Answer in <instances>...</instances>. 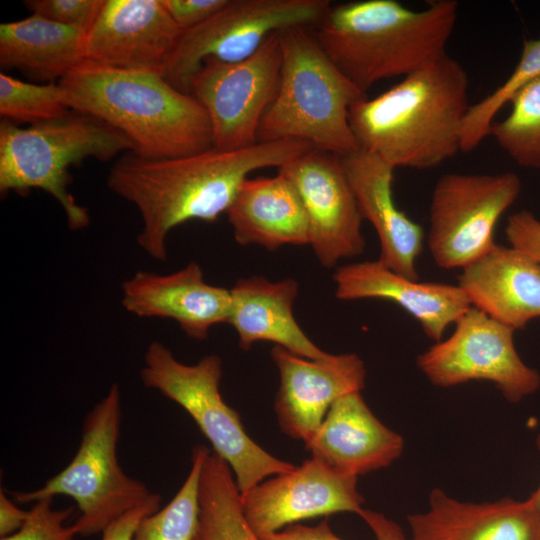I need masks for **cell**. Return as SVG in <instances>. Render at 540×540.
<instances>
[{
	"label": "cell",
	"mask_w": 540,
	"mask_h": 540,
	"mask_svg": "<svg viewBox=\"0 0 540 540\" xmlns=\"http://www.w3.org/2000/svg\"><path fill=\"white\" fill-rule=\"evenodd\" d=\"M459 4L430 1L412 10L396 0L331 4L312 32L336 67L362 92L403 78L446 54Z\"/></svg>",
	"instance_id": "3"
},
{
	"label": "cell",
	"mask_w": 540,
	"mask_h": 540,
	"mask_svg": "<svg viewBox=\"0 0 540 540\" xmlns=\"http://www.w3.org/2000/svg\"><path fill=\"white\" fill-rule=\"evenodd\" d=\"M536 446L538 448V451L540 453V433L536 437ZM533 508L535 514L540 520V483L537 487V489L531 494V496L527 499Z\"/></svg>",
	"instance_id": "39"
},
{
	"label": "cell",
	"mask_w": 540,
	"mask_h": 540,
	"mask_svg": "<svg viewBox=\"0 0 540 540\" xmlns=\"http://www.w3.org/2000/svg\"><path fill=\"white\" fill-rule=\"evenodd\" d=\"M209 449L194 446L190 471L170 502L139 523L132 540H194L199 519V481Z\"/></svg>",
	"instance_id": "28"
},
{
	"label": "cell",
	"mask_w": 540,
	"mask_h": 540,
	"mask_svg": "<svg viewBox=\"0 0 540 540\" xmlns=\"http://www.w3.org/2000/svg\"><path fill=\"white\" fill-rule=\"evenodd\" d=\"M540 76V36L524 42L509 77L484 99L471 105L461 127V151L474 150L490 134L495 116L526 84Z\"/></svg>",
	"instance_id": "29"
},
{
	"label": "cell",
	"mask_w": 540,
	"mask_h": 540,
	"mask_svg": "<svg viewBox=\"0 0 540 540\" xmlns=\"http://www.w3.org/2000/svg\"><path fill=\"white\" fill-rule=\"evenodd\" d=\"M333 279L339 300L375 298L394 302L435 342L441 341L447 327L472 306L457 284L419 282L392 271L379 260L344 265L335 271Z\"/></svg>",
	"instance_id": "19"
},
{
	"label": "cell",
	"mask_w": 540,
	"mask_h": 540,
	"mask_svg": "<svg viewBox=\"0 0 540 540\" xmlns=\"http://www.w3.org/2000/svg\"><path fill=\"white\" fill-rule=\"evenodd\" d=\"M87 32L31 14L0 25V65L55 82L86 61Z\"/></svg>",
	"instance_id": "25"
},
{
	"label": "cell",
	"mask_w": 540,
	"mask_h": 540,
	"mask_svg": "<svg viewBox=\"0 0 540 540\" xmlns=\"http://www.w3.org/2000/svg\"><path fill=\"white\" fill-rule=\"evenodd\" d=\"M358 515L368 525L376 540H407L402 528L384 514L363 508Z\"/></svg>",
	"instance_id": "37"
},
{
	"label": "cell",
	"mask_w": 540,
	"mask_h": 540,
	"mask_svg": "<svg viewBox=\"0 0 540 540\" xmlns=\"http://www.w3.org/2000/svg\"><path fill=\"white\" fill-rule=\"evenodd\" d=\"M519 176L448 173L433 189L427 246L435 264L463 269L496 243L494 230L501 216L521 193Z\"/></svg>",
	"instance_id": "10"
},
{
	"label": "cell",
	"mask_w": 540,
	"mask_h": 540,
	"mask_svg": "<svg viewBox=\"0 0 540 540\" xmlns=\"http://www.w3.org/2000/svg\"><path fill=\"white\" fill-rule=\"evenodd\" d=\"M180 33L161 0H104L87 32L86 61L162 73Z\"/></svg>",
	"instance_id": "16"
},
{
	"label": "cell",
	"mask_w": 540,
	"mask_h": 540,
	"mask_svg": "<svg viewBox=\"0 0 540 540\" xmlns=\"http://www.w3.org/2000/svg\"><path fill=\"white\" fill-rule=\"evenodd\" d=\"M235 241L274 251L285 245H309L304 206L282 174L247 178L226 212Z\"/></svg>",
	"instance_id": "24"
},
{
	"label": "cell",
	"mask_w": 540,
	"mask_h": 540,
	"mask_svg": "<svg viewBox=\"0 0 540 540\" xmlns=\"http://www.w3.org/2000/svg\"><path fill=\"white\" fill-rule=\"evenodd\" d=\"M121 394L113 383L107 394L86 414L81 441L70 463L36 490L13 492L18 503L63 495L79 510L72 524L80 536L102 533L129 510L162 500L142 481L122 469L117 454L121 426Z\"/></svg>",
	"instance_id": "7"
},
{
	"label": "cell",
	"mask_w": 540,
	"mask_h": 540,
	"mask_svg": "<svg viewBox=\"0 0 540 540\" xmlns=\"http://www.w3.org/2000/svg\"><path fill=\"white\" fill-rule=\"evenodd\" d=\"M71 110L59 83L32 84L0 73V115L30 125L61 118Z\"/></svg>",
	"instance_id": "30"
},
{
	"label": "cell",
	"mask_w": 540,
	"mask_h": 540,
	"mask_svg": "<svg viewBox=\"0 0 540 540\" xmlns=\"http://www.w3.org/2000/svg\"><path fill=\"white\" fill-rule=\"evenodd\" d=\"M509 114L490 129L499 147L517 165L540 169V76L510 100Z\"/></svg>",
	"instance_id": "27"
},
{
	"label": "cell",
	"mask_w": 540,
	"mask_h": 540,
	"mask_svg": "<svg viewBox=\"0 0 540 540\" xmlns=\"http://www.w3.org/2000/svg\"><path fill=\"white\" fill-rule=\"evenodd\" d=\"M270 355L280 375L274 404L278 424L283 433L304 444L337 399L365 386V363L355 353L313 360L275 345Z\"/></svg>",
	"instance_id": "15"
},
{
	"label": "cell",
	"mask_w": 540,
	"mask_h": 540,
	"mask_svg": "<svg viewBox=\"0 0 540 540\" xmlns=\"http://www.w3.org/2000/svg\"><path fill=\"white\" fill-rule=\"evenodd\" d=\"M123 308L141 318L177 322L196 340L208 337L212 326L227 323L230 289L207 283L200 265L192 261L170 274L138 271L121 285Z\"/></svg>",
	"instance_id": "17"
},
{
	"label": "cell",
	"mask_w": 540,
	"mask_h": 540,
	"mask_svg": "<svg viewBox=\"0 0 540 540\" xmlns=\"http://www.w3.org/2000/svg\"><path fill=\"white\" fill-rule=\"evenodd\" d=\"M505 234L510 246L527 253L540 263V220L533 213L521 210L510 215Z\"/></svg>",
	"instance_id": "33"
},
{
	"label": "cell",
	"mask_w": 540,
	"mask_h": 540,
	"mask_svg": "<svg viewBox=\"0 0 540 540\" xmlns=\"http://www.w3.org/2000/svg\"><path fill=\"white\" fill-rule=\"evenodd\" d=\"M194 540H261L246 521L230 466L210 450L199 481V519Z\"/></svg>",
	"instance_id": "26"
},
{
	"label": "cell",
	"mask_w": 540,
	"mask_h": 540,
	"mask_svg": "<svg viewBox=\"0 0 540 540\" xmlns=\"http://www.w3.org/2000/svg\"><path fill=\"white\" fill-rule=\"evenodd\" d=\"M278 172L297 190L308 220L309 246L322 266L362 254V217L341 157L317 149L289 161Z\"/></svg>",
	"instance_id": "13"
},
{
	"label": "cell",
	"mask_w": 540,
	"mask_h": 540,
	"mask_svg": "<svg viewBox=\"0 0 540 540\" xmlns=\"http://www.w3.org/2000/svg\"><path fill=\"white\" fill-rule=\"evenodd\" d=\"M331 4L329 0H229L201 25L181 31L162 75L173 87L189 93L191 80L206 59L243 61L275 32L314 27Z\"/></svg>",
	"instance_id": "9"
},
{
	"label": "cell",
	"mask_w": 540,
	"mask_h": 540,
	"mask_svg": "<svg viewBox=\"0 0 540 540\" xmlns=\"http://www.w3.org/2000/svg\"><path fill=\"white\" fill-rule=\"evenodd\" d=\"M161 501H152L129 510L104 529L101 540H132L139 523L158 511Z\"/></svg>",
	"instance_id": "35"
},
{
	"label": "cell",
	"mask_w": 540,
	"mask_h": 540,
	"mask_svg": "<svg viewBox=\"0 0 540 540\" xmlns=\"http://www.w3.org/2000/svg\"><path fill=\"white\" fill-rule=\"evenodd\" d=\"M312 149L308 142L286 139L164 159L127 152L110 168L107 185L137 208L143 223L138 245L165 262L167 238L175 227L195 219L214 222L227 212L251 172L280 168Z\"/></svg>",
	"instance_id": "1"
},
{
	"label": "cell",
	"mask_w": 540,
	"mask_h": 540,
	"mask_svg": "<svg viewBox=\"0 0 540 540\" xmlns=\"http://www.w3.org/2000/svg\"><path fill=\"white\" fill-rule=\"evenodd\" d=\"M308 28L278 32L280 80L261 120L258 142L301 140L343 157L359 149L349 110L367 96L336 67Z\"/></svg>",
	"instance_id": "5"
},
{
	"label": "cell",
	"mask_w": 540,
	"mask_h": 540,
	"mask_svg": "<svg viewBox=\"0 0 540 540\" xmlns=\"http://www.w3.org/2000/svg\"><path fill=\"white\" fill-rule=\"evenodd\" d=\"M408 523L410 540H540V520L528 500L465 502L440 488Z\"/></svg>",
	"instance_id": "21"
},
{
	"label": "cell",
	"mask_w": 540,
	"mask_h": 540,
	"mask_svg": "<svg viewBox=\"0 0 540 540\" xmlns=\"http://www.w3.org/2000/svg\"><path fill=\"white\" fill-rule=\"evenodd\" d=\"M29 510L20 509L1 488L0 490V537L4 538L20 530L25 524Z\"/></svg>",
	"instance_id": "38"
},
{
	"label": "cell",
	"mask_w": 540,
	"mask_h": 540,
	"mask_svg": "<svg viewBox=\"0 0 540 540\" xmlns=\"http://www.w3.org/2000/svg\"><path fill=\"white\" fill-rule=\"evenodd\" d=\"M222 373L218 355H207L188 365L177 360L163 343L154 341L145 351L140 377L145 387L174 401L192 417L213 452L230 466L244 494L295 465L268 453L247 434L238 412L220 394Z\"/></svg>",
	"instance_id": "8"
},
{
	"label": "cell",
	"mask_w": 540,
	"mask_h": 540,
	"mask_svg": "<svg viewBox=\"0 0 540 540\" xmlns=\"http://www.w3.org/2000/svg\"><path fill=\"white\" fill-rule=\"evenodd\" d=\"M514 332L471 306L446 340L436 342L417 357V367L435 386L487 381L507 401L519 402L538 391L540 374L517 353Z\"/></svg>",
	"instance_id": "11"
},
{
	"label": "cell",
	"mask_w": 540,
	"mask_h": 540,
	"mask_svg": "<svg viewBox=\"0 0 540 540\" xmlns=\"http://www.w3.org/2000/svg\"><path fill=\"white\" fill-rule=\"evenodd\" d=\"M103 2L104 0H27L24 5L32 14L88 32Z\"/></svg>",
	"instance_id": "32"
},
{
	"label": "cell",
	"mask_w": 540,
	"mask_h": 540,
	"mask_svg": "<svg viewBox=\"0 0 540 540\" xmlns=\"http://www.w3.org/2000/svg\"><path fill=\"white\" fill-rule=\"evenodd\" d=\"M457 285L473 307L514 330L540 318V263L512 246L495 244L462 269Z\"/></svg>",
	"instance_id": "22"
},
{
	"label": "cell",
	"mask_w": 540,
	"mask_h": 540,
	"mask_svg": "<svg viewBox=\"0 0 540 540\" xmlns=\"http://www.w3.org/2000/svg\"><path fill=\"white\" fill-rule=\"evenodd\" d=\"M281 64L278 32L243 61L208 58L202 63L189 93L207 112L213 148L231 151L258 143L261 120L278 89Z\"/></svg>",
	"instance_id": "12"
},
{
	"label": "cell",
	"mask_w": 540,
	"mask_h": 540,
	"mask_svg": "<svg viewBox=\"0 0 540 540\" xmlns=\"http://www.w3.org/2000/svg\"><path fill=\"white\" fill-rule=\"evenodd\" d=\"M123 133L83 113L67 115L22 128L0 122V191L27 194L36 188L50 194L62 207L68 228L78 231L90 223L88 210L69 191V168L87 158L106 162L134 152Z\"/></svg>",
	"instance_id": "6"
},
{
	"label": "cell",
	"mask_w": 540,
	"mask_h": 540,
	"mask_svg": "<svg viewBox=\"0 0 540 540\" xmlns=\"http://www.w3.org/2000/svg\"><path fill=\"white\" fill-rule=\"evenodd\" d=\"M163 6L181 31L201 25L229 0H161Z\"/></svg>",
	"instance_id": "34"
},
{
	"label": "cell",
	"mask_w": 540,
	"mask_h": 540,
	"mask_svg": "<svg viewBox=\"0 0 540 540\" xmlns=\"http://www.w3.org/2000/svg\"><path fill=\"white\" fill-rule=\"evenodd\" d=\"M261 540H343L330 528L325 519L315 526L291 524L280 531L260 537Z\"/></svg>",
	"instance_id": "36"
},
{
	"label": "cell",
	"mask_w": 540,
	"mask_h": 540,
	"mask_svg": "<svg viewBox=\"0 0 540 540\" xmlns=\"http://www.w3.org/2000/svg\"><path fill=\"white\" fill-rule=\"evenodd\" d=\"M468 75L447 53L382 94L355 102L349 123L359 149L394 168L429 169L461 151Z\"/></svg>",
	"instance_id": "2"
},
{
	"label": "cell",
	"mask_w": 540,
	"mask_h": 540,
	"mask_svg": "<svg viewBox=\"0 0 540 540\" xmlns=\"http://www.w3.org/2000/svg\"><path fill=\"white\" fill-rule=\"evenodd\" d=\"M305 447L312 458L358 477L397 460L403 452L404 440L375 416L361 391H355L331 405Z\"/></svg>",
	"instance_id": "20"
},
{
	"label": "cell",
	"mask_w": 540,
	"mask_h": 540,
	"mask_svg": "<svg viewBox=\"0 0 540 540\" xmlns=\"http://www.w3.org/2000/svg\"><path fill=\"white\" fill-rule=\"evenodd\" d=\"M70 110L93 116L129 138L137 155L183 157L213 148L209 117L162 73L83 62L58 81Z\"/></svg>",
	"instance_id": "4"
},
{
	"label": "cell",
	"mask_w": 540,
	"mask_h": 540,
	"mask_svg": "<svg viewBox=\"0 0 540 540\" xmlns=\"http://www.w3.org/2000/svg\"><path fill=\"white\" fill-rule=\"evenodd\" d=\"M73 512V507L54 508L53 498L38 500L23 527L1 540H75V528L66 524Z\"/></svg>",
	"instance_id": "31"
},
{
	"label": "cell",
	"mask_w": 540,
	"mask_h": 540,
	"mask_svg": "<svg viewBox=\"0 0 540 540\" xmlns=\"http://www.w3.org/2000/svg\"><path fill=\"white\" fill-rule=\"evenodd\" d=\"M357 484L358 477L311 457L241 494L242 510L251 529L262 537L312 517L359 514L364 498Z\"/></svg>",
	"instance_id": "14"
},
{
	"label": "cell",
	"mask_w": 540,
	"mask_h": 540,
	"mask_svg": "<svg viewBox=\"0 0 540 540\" xmlns=\"http://www.w3.org/2000/svg\"><path fill=\"white\" fill-rule=\"evenodd\" d=\"M362 219L374 227L380 243L379 261L392 271L419 280L417 259L424 246V230L394 202V167L358 149L341 157Z\"/></svg>",
	"instance_id": "18"
},
{
	"label": "cell",
	"mask_w": 540,
	"mask_h": 540,
	"mask_svg": "<svg viewBox=\"0 0 540 540\" xmlns=\"http://www.w3.org/2000/svg\"><path fill=\"white\" fill-rule=\"evenodd\" d=\"M298 287L292 278L272 282L263 276H250L239 279L230 288L227 323L235 329L242 350L267 341L308 359L320 360L329 355L312 342L295 320L293 304Z\"/></svg>",
	"instance_id": "23"
}]
</instances>
